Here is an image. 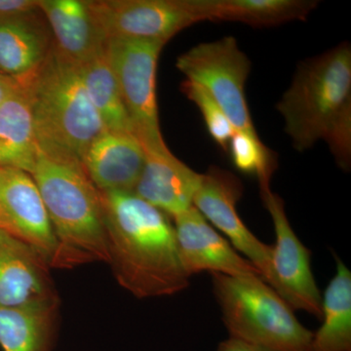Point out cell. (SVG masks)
<instances>
[{
  "label": "cell",
  "mask_w": 351,
  "mask_h": 351,
  "mask_svg": "<svg viewBox=\"0 0 351 351\" xmlns=\"http://www.w3.org/2000/svg\"><path fill=\"white\" fill-rule=\"evenodd\" d=\"M108 265L121 287L138 299L177 294L189 278L170 217L133 193H101Z\"/></svg>",
  "instance_id": "6da1fadb"
},
{
  "label": "cell",
  "mask_w": 351,
  "mask_h": 351,
  "mask_svg": "<svg viewBox=\"0 0 351 351\" xmlns=\"http://www.w3.org/2000/svg\"><path fill=\"white\" fill-rule=\"evenodd\" d=\"M173 219L180 257L189 276L209 271L232 276H258L263 279L257 267L240 255L195 207L189 208Z\"/></svg>",
  "instance_id": "7c38bea8"
},
{
  "label": "cell",
  "mask_w": 351,
  "mask_h": 351,
  "mask_svg": "<svg viewBox=\"0 0 351 351\" xmlns=\"http://www.w3.org/2000/svg\"><path fill=\"white\" fill-rule=\"evenodd\" d=\"M83 82L106 130L134 133L117 78L105 51L82 64Z\"/></svg>",
  "instance_id": "7402d4cb"
},
{
  "label": "cell",
  "mask_w": 351,
  "mask_h": 351,
  "mask_svg": "<svg viewBox=\"0 0 351 351\" xmlns=\"http://www.w3.org/2000/svg\"><path fill=\"white\" fill-rule=\"evenodd\" d=\"M145 161L144 147L134 134L108 130L95 138L82 159L101 193H133Z\"/></svg>",
  "instance_id": "5bb4252c"
},
{
  "label": "cell",
  "mask_w": 351,
  "mask_h": 351,
  "mask_svg": "<svg viewBox=\"0 0 351 351\" xmlns=\"http://www.w3.org/2000/svg\"><path fill=\"white\" fill-rule=\"evenodd\" d=\"M40 10L0 20V73L20 80L45 61L54 48Z\"/></svg>",
  "instance_id": "e0dca14e"
},
{
  "label": "cell",
  "mask_w": 351,
  "mask_h": 351,
  "mask_svg": "<svg viewBox=\"0 0 351 351\" xmlns=\"http://www.w3.org/2000/svg\"><path fill=\"white\" fill-rule=\"evenodd\" d=\"M322 325L313 351H351V272L337 257V274L322 298Z\"/></svg>",
  "instance_id": "44dd1931"
},
{
  "label": "cell",
  "mask_w": 351,
  "mask_h": 351,
  "mask_svg": "<svg viewBox=\"0 0 351 351\" xmlns=\"http://www.w3.org/2000/svg\"><path fill=\"white\" fill-rule=\"evenodd\" d=\"M20 86L16 78L0 73V105L8 99Z\"/></svg>",
  "instance_id": "4316f807"
},
{
  "label": "cell",
  "mask_w": 351,
  "mask_h": 351,
  "mask_svg": "<svg viewBox=\"0 0 351 351\" xmlns=\"http://www.w3.org/2000/svg\"><path fill=\"white\" fill-rule=\"evenodd\" d=\"M31 104L38 149L71 154L82 161L106 130L90 101L82 66L53 48L45 61L17 80Z\"/></svg>",
  "instance_id": "277c9868"
},
{
  "label": "cell",
  "mask_w": 351,
  "mask_h": 351,
  "mask_svg": "<svg viewBox=\"0 0 351 351\" xmlns=\"http://www.w3.org/2000/svg\"><path fill=\"white\" fill-rule=\"evenodd\" d=\"M182 93L200 110L210 136L223 151L228 152V144L235 133L234 127L204 88L197 83L184 80L181 87Z\"/></svg>",
  "instance_id": "cb8c5ba5"
},
{
  "label": "cell",
  "mask_w": 351,
  "mask_h": 351,
  "mask_svg": "<svg viewBox=\"0 0 351 351\" xmlns=\"http://www.w3.org/2000/svg\"><path fill=\"white\" fill-rule=\"evenodd\" d=\"M145 154L144 168L133 193L172 218L193 207L201 174L170 151Z\"/></svg>",
  "instance_id": "2e32d148"
},
{
  "label": "cell",
  "mask_w": 351,
  "mask_h": 351,
  "mask_svg": "<svg viewBox=\"0 0 351 351\" xmlns=\"http://www.w3.org/2000/svg\"><path fill=\"white\" fill-rule=\"evenodd\" d=\"M218 351H271L230 337L219 345Z\"/></svg>",
  "instance_id": "484cf974"
},
{
  "label": "cell",
  "mask_w": 351,
  "mask_h": 351,
  "mask_svg": "<svg viewBox=\"0 0 351 351\" xmlns=\"http://www.w3.org/2000/svg\"><path fill=\"white\" fill-rule=\"evenodd\" d=\"M32 179L59 245L56 267L108 262L101 193L71 154L38 149Z\"/></svg>",
  "instance_id": "3957f363"
},
{
  "label": "cell",
  "mask_w": 351,
  "mask_h": 351,
  "mask_svg": "<svg viewBox=\"0 0 351 351\" xmlns=\"http://www.w3.org/2000/svg\"><path fill=\"white\" fill-rule=\"evenodd\" d=\"M55 48L75 63H86L105 51L107 38L95 17L90 1L38 0Z\"/></svg>",
  "instance_id": "9a60e30c"
},
{
  "label": "cell",
  "mask_w": 351,
  "mask_h": 351,
  "mask_svg": "<svg viewBox=\"0 0 351 351\" xmlns=\"http://www.w3.org/2000/svg\"><path fill=\"white\" fill-rule=\"evenodd\" d=\"M38 9V0H0V20L27 15Z\"/></svg>",
  "instance_id": "d4e9b609"
},
{
  "label": "cell",
  "mask_w": 351,
  "mask_h": 351,
  "mask_svg": "<svg viewBox=\"0 0 351 351\" xmlns=\"http://www.w3.org/2000/svg\"><path fill=\"white\" fill-rule=\"evenodd\" d=\"M243 186L237 176L218 167L201 174L199 186L193 197V207L208 223L216 226L228 239L233 248L250 261L274 289L272 246L263 243L247 228L237 213V205Z\"/></svg>",
  "instance_id": "30bf717a"
},
{
  "label": "cell",
  "mask_w": 351,
  "mask_h": 351,
  "mask_svg": "<svg viewBox=\"0 0 351 351\" xmlns=\"http://www.w3.org/2000/svg\"><path fill=\"white\" fill-rule=\"evenodd\" d=\"M261 195L276 232L271 256L274 290L294 311L301 309L321 320L322 297L311 270V252L293 230L282 198L270 186L261 189Z\"/></svg>",
  "instance_id": "9c48e42d"
},
{
  "label": "cell",
  "mask_w": 351,
  "mask_h": 351,
  "mask_svg": "<svg viewBox=\"0 0 351 351\" xmlns=\"http://www.w3.org/2000/svg\"><path fill=\"white\" fill-rule=\"evenodd\" d=\"M59 301L0 307V346L3 351H49Z\"/></svg>",
  "instance_id": "d6986e66"
},
{
  "label": "cell",
  "mask_w": 351,
  "mask_h": 351,
  "mask_svg": "<svg viewBox=\"0 0 351 351\" xmlns=\"http://www.w3.org/2000/svg\"><path fill=\"white\" fill-rule=\"evenodd\" d=\"M38 154L31 104L20 84L0 105V168H13L31 175Z\"/></svg>",
  "instance_id": "ac0fdd59"
},
{
  "label": "cell",
  "mask_w": 351,
  "mask_h": 351,
  "mask_svg": "<svg viewBox=\"0 0 351 351\" xmlns=\"http://www.w3.org/2000/svg\"><path fill=\"white\" fill-rule=\"evenodd\" d=\"M164 45L135 39H108L106 43V57L145 152L169 151L161 134L156 101L157 63Z\"/></svg>",
  "instance_id": "8992f818"
},
{
  "label": "cell",
  "mask_w": 351,
  "mask_h": 351,
  "mask_svg": "<svg viewBox=\"0 0 351 351\" xmlns=\"http://www.w3.org/2000/svg\"><path fill=\"white\" fill-rule=\"evenodd\" d=\"M228 151L237 169L257 177L260 189L270 186V179L277 168L276 156L263 144L257 133L235 131Z\"/></svg>",
  "instance_id": "603a6c76"
},
{
  "label": "cell",
  "mask_w": 351,
  "mask_h": 351,
  "mask_svg": "<svg viewBox=\"0 0 351 351\" xmlns=\"http://www.w3.org/2000/svg\"><path fill=\"white\" fill-rule=\"evenodd\" d=\"M211 276L232 338L271 351H313V332L262 277Z\"/></svg>",
  "instance_id": "5b68a950"
},
{
  "label": "cell",
  "mask_w": 351,
  "mask_h": 351,
  "mask_svg": "<svg viewBox=\"0 0 351 351\" xmlns=\"http://www.w3.org/2000/svg\"><path fill=\"white\" fill-rule=\"evenodd\" d=\"M276 108L298 152L307 151L319 141H325L339 167L350 170V44H339L302 63Z\"/></svg>",
  "instance_id": "7a4b0ae2"
},
{
  "label": "cell",
  "mask_w": 351,
  "mask_h": 351,
  "mask_svg": "<svg viewBox=\"0 0 351 351\" xmlns=\"http://www.w3.org/2000/svg\"><path fill=\"white\" fill-rule=\"evenodd\" d=\"M206 21H230L272 27L302 21L317 6L311 0H202Z\"/></svg>",
  "instance_id": "ffe728a7"
},
{
  "label": "cell",
  "mask_w": 351,
  "mask_h": 351,
  "mask_svg": "<svg viewBox=\"0 0 351 351\" xmlns=\"http://www.w3.org/2000/svg\"><path fill=\"white\" fill-rule=\"evenodd\" d=\"M90 5L107 40L166 44L189 25L206 21L202 0H97Z\"/></svg>",
  "instance_id": "ba28073f"
},
{
  "label": "cell",
  "mask_w": 351,
  "mask_h": 351,
  "mask_svg": "<svg viewBox=\"0 0 351 351\" xmlns=\"http://www.w3.org/2000/svg\"><path fill=\"white\" fill-rule=\"evenodd\" d=\"M176 66L213 97L235 130L257 133L245 95L251 63L237 39L198 44L178 58Z\"/></svg>",
  "instance_id": "52a82bcc"
},
{
  "label": "cell",
  "mask_w": 351,
  "mask_h": 351,
  "mask_svg": "<svg viewBox=\"0 0 351 351\" xmlns=\"http://www.w3.org/2000/svg\"><path fill=\"white\" fill-rule=\"evenodd\" d=\"M49 269L34 249L0 228V307L57 302Z\"/></svg>",
  "instance_id": "4fadbf2b"
},
{
  "label": "cell",
  "mask_w": 351,
  "mask_h": 351,
  "mask_svg": "<svg viewBox=\"0 0 351 351\" xmlns=\"http://www.w3.org/2000/svg\"><path fill=\"white\" fill-rule=\"evenodd\" d=\"M0 228L34 249L50 267H56L57 237L29 173L0 168Z\"/></svg>",
  "instance_id": "8fae6325"
}]
</instances>
